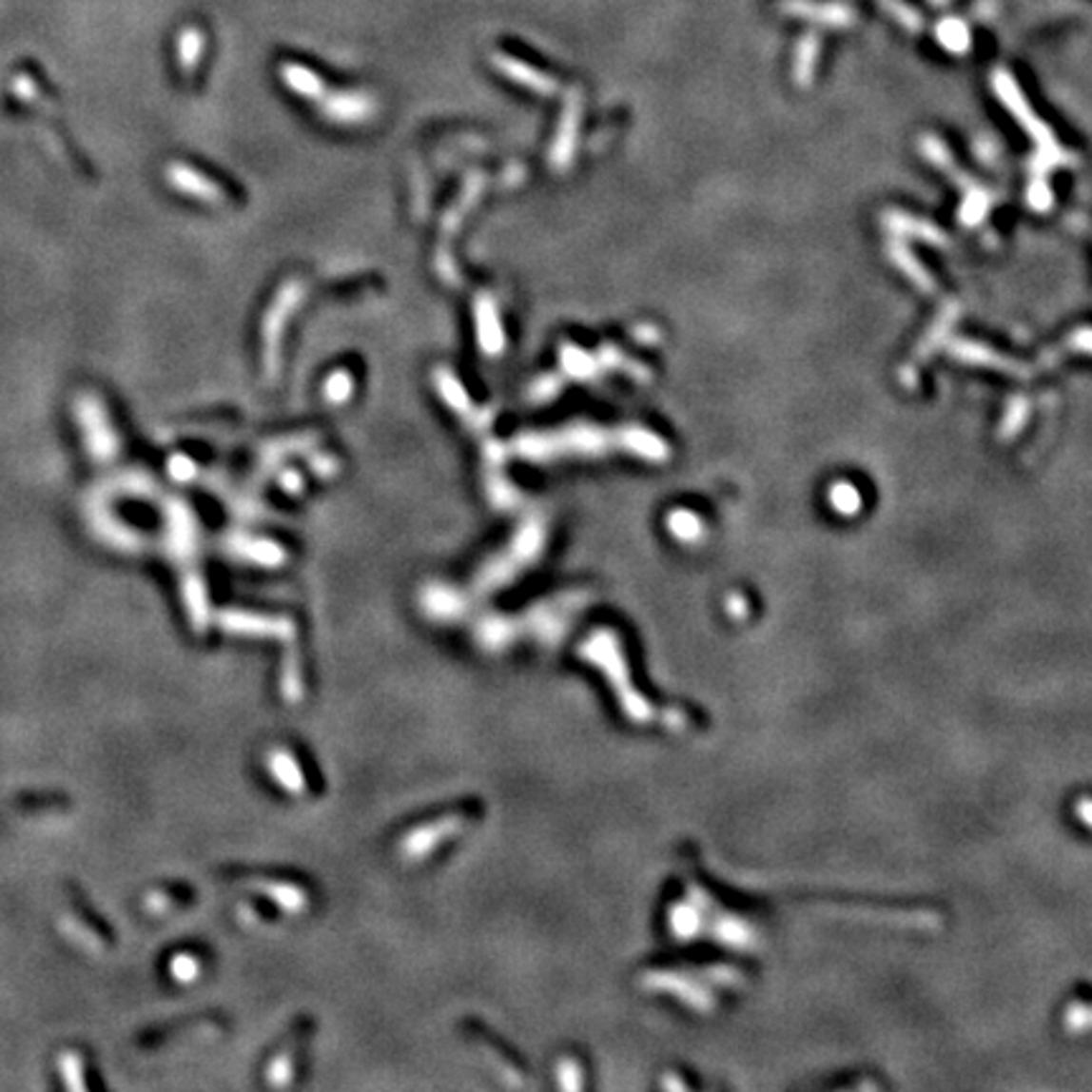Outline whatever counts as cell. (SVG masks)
<instances>
[{
    "label": "cell",
    "instance_id": "6da1fadb",
    "mask_svg": "<svg viewBox=\"0 0 1092 1092\" xmlns=\"http://www.w3.org/2000/svg\"><path fill=\"white\" fill-rule=\"evenodd\" d=\"M74 418L91 460L99 465L114 463L122 451V440L104 400L94 392H79L74 398Z\"/></svg>",
    "mask_w": 1092,
    "mask_h": 1092
},
{
    "label": "cell",
    "instance_id": "7a4b0ae2",
    "mask_svg": "<svg viewBox=\"0 0 1092 1092\" xmlns=\"http://www.w3.org/2000/svg\"><path fill=\"white\" fill-rule=\"evenodd\" d=\"M165 178H167L170 187H175V190L187 195V198L205 200V203H221V200H225L223 190L213 183V180L205 178V175H200L198 170H192L187 165L180 163L170 165V167L165 170Z\"/></svg>",
    "mask_w": 1092,
    "mask_h": 1092
},
{
    "label": "cell",
    "instance_id": "3957f363",
    "mask_svg": "<svg viewBox=\"0 0 1092 1092\" xmlns=\"http://www.w3.org/2000/svg\"><path fill=\"white\" fill-rule=\"evenodd\" d=\"M478 334L480 344L486 349L488 355H498L503 347V332L498 326V317H496L494 302L491 299H480L478 302Z\"/></svg>",
    "mask_w": 1092,
    "mask_h": 1092
},
{
    "label": "cell",
    "instance_id": "277c9868",
    "mask_svg": "<svg viewBox=\"0 0 1092 1092\" xmlns=\"http://www.w3.org/2000/svg\"><path fill=\"white\" fill-rule=\"evenodd\" d=\"M324 395L332 400V402H344V400L352 395V377H349V372H334V375L326 380Z\"/></svg>",
    "mask_w": 1092,
    "mask_h": 1092
},
{
    "label": "cell",
    "instance_id": "5b68a950",
    "mask_svg": "<svg viewBox=\"0 0 1092 1092\" xmlns=\"http://www.w3.org/2000/svg\"><path fill=\"white\" fill-rule=\"evenodd\" d=\"M203 49L198 30H187L185 36H180V67L192 68L198 61V53Z\"/></svg>",
    "mask_w": 1092,
    "mask_h": 1092
},
{
    "label": "cell",
    "instance_id": "8992f818",
    "mask_svg": "<svg viewBox=\"0 0 1092 1092\" xmlns=\"http://www.w3.org/2000/svg\"><path fill=\"white\" fill-rule=\"evenodd\" d=\"M167 471L175 480H190L195 476V463L187 456H172L167 460Z\"/></svg>",
    "mask_w": 1092,
    "mask_h": 1092
}]
</instances>
